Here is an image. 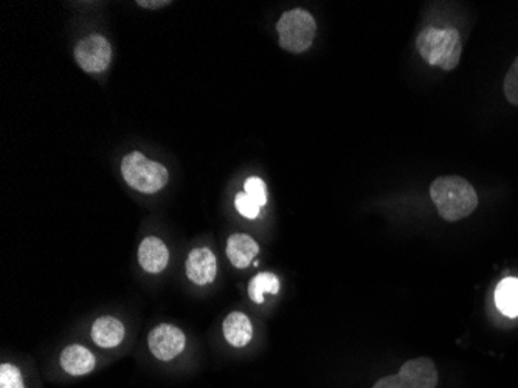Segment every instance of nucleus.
I'll return each instance as SVG.
<instances>
[{
  "label": "nucleus",
  "instance_id": "obj_1",
  "mask_svg": "<svg viewBox=\"0 0 518 388\" xmlns=\"http://www.w3.org/2000/svg\"><path fill=\"white\" fill-rule=\"evenodd\" d=\"M431 201L438 213L448 222L467 218L478 207V194L469 182L459 175H442L430 186Z\"/></svg>",
  "mask_w": 518,
  "mask_h": 388
},
{
  "label": "nucleus",
  "instance_id": "obj_2",
  "mask_svg": "<svg viewBox=\"0 0 518 388\" xmlns=\"http://www.w3.org/2000/svg\"><path fill=\"white\" fill-rule=\"evenodd\" d=\"M416 47L430 66L446 71L458 66L463 53L461 36L455 28H424L416 39Z\"/></svg>",
  "mask_w": 518,
  "mask_h": 388
},
{
  "label": "nucleus",
  "instance_id": "obj_3",
  "mask_svg": "<svg viewBox=\"0 0 518 388\" xmlns=\"http://www.w3.org/2000/svg\"><path fill=\"white\" fill-rule=\"evenodd\" d=\"M121 175L132 190L154 194L168 185L169 171L165 165L147 159L140 151L126 154L121 160Z\"/></svg>",
  "mask_w": 518,
  "mask_h": 388
},
{
  "label": "nucleus",
  "instance_id": "obj_4",
  "mask_svg": "<svg viewBox=\"0 0 518 388\" xmlns=\"http://www.w3.org/2000/svg\"><path fill=\"white\" fill-rule=\"evenodd\" d=\"M277 32H278L279 47L295 55H300L311 49L312 43L316 39V19L307 10L294 8L283 13V16L279 17Z\"/></svg>",
  "mask_w": 518,
  "mask_h": 388
},
{
  "label": "nucleus",
  "instance_id": "obj_5",
  "mask_svg": "<svg viewBox=\"0 0 518 388\" xmlns=\"http://www.w3.org/2000/svg\"><path fill=\"white\" fill-rule=\"evenodd\" d=\"M438 372L435 362L419 357L405 362L394 376L382 377L372 388H437Z\"/></svg>",
  "mask_w": 518,
  "mask_h": 388
},
{
  "label": "nucleus",
  "instance_id": "obj_6",
  "mask_svg": "<svg viewBox=\"0 0 518 388\" xmlns=\"http://www.w3.org/2000/svg\"><path fill=\"white\" fill-rule=\"evenodd\" d=\"M78 66L88 73H103L112 61V45L109 39L99 33L82 38L73 50Z\"/></svg>",
  "mask_w": 518,
  "mask_h": 388
},
{
  "label": "nucleus",
  "instance_id": "obj_7",
  "mask_svg": "<svg viewBox=\"0 0 518 388\" xmlns=\"http://www.w3.org/2000/svg\"><path fill=\"white\" fill-rule=\"evenodd\" d=\"M185 334L169 323H162L147 336V346L158 361H173L185 350Z\"/></svg>",
  "mask_w": 518,
  "mask_h": 388
},
{
  "label": "nucleus",
  "instance_id": "obj_8",
  "mask_svg": "<svg viewBox=\"0 0 518 388\" xmlns=\"http://www.w3.org/2000/svg\"><path fill=\"white\" fill-rule=\"evenodd\" d=\"M185 274L196 286H208L213 283L218 274V260L208 247H197L186 258Z\"/></svg>",
  "mask_w": 518,
  "mask_h": 388
},
{
  "label": "nucleus",
  "instance_id": "obj_9",
  "mask_svg": "<svg viewBox=\"0 0 518 388\" xmlns=\"http://www.w3.org/2000/svg\"><path fill=\"white\" fill-rule=\"evenodd\" d=\"M138 263L147 274H162L169 263V251L157 236H147L138 247Z\"/></svg>",
  "mask_w": 518,
  "mask_h": 388
},
{
  "label": "nucleus",
  "instance_id": "obj_10",
  "mask_svg": "<svg viewBox=\"0 0 518 388\" xmlns=\"http://www.w3.org/2000/svg\"><path fill=\"white\" fill-rule=\"evenodd\" d=\"M60 364L67 374L84 376V374L93 372V368L97 365V359L86 346L73 344L62 350L60 355Z\"/></svg>",
  "mask_w": 518,
  "mask_h": 388
},
{
  "label": "nucleus",
  "instance_id": "obj_11",
  "mask_svg": "<svg viewBox=\"0 0 518 388\" xmlns=\"http://www.w3.org/2000/svg\"><path fill=\"white\" fill-rule=\"evenodd\" d=\"M125 325L112 316L97 318L92 325V340L99 348H115L125 339Z\"/></svg>",
  "mask_w": 518,
  "mask_h": 388
},
{
  "label": "nucleus",
  "instance_id": "obj_12",
  "mask_svg": "<svg viewBox=\"0 0 518 388\" xmlns=\"http://www.w3.org/2000/svg\"><path fill=\"white\" fill-rule=\"evenodd\" d=\"M258 253L259 246L257 241L247 233H235L227 241V258L236 269L249 268Z\"/></svg>",
  "mask_w": 518,
  "mask_h": 388
},
{
  "label": "nucleus",
  "instance_id": "obj_13",
  "mask_svg": "<svg viewBox=\"0 0 518 388\" xmlns=\"http://www.w3.org/2000/svg\"><path fill=\"white\" fill-rule=\"evenodd\" d=\"M222 333L231 346L244 348L253 337L250 318L244 312H230L222 323Z\"/></svg>",
  "mask_w": 518,
  "mask_h": 388
},
{
  "label": "nucleus",
  "instance_id": "obj_14",
  "mask_svg": "<svg viewBox=\"0 0 518 388\" xmlns=\"http://www.w3.org/2000/svg\"><path fill=\"white\" fill-rule=\"evenodd\" d=\"M495 305L507 317H518V279L509 277L500 281L495 290Z\"/></svg>",
  "mask_w": 518,
  "mask_h": 388
},
{
  "label": "nucleus",
  "instance_id": "obj_15",
  "mask_svg": "<svg viewBox=\"0 0 518 388\" xmlns=\"http://www.w3.org/2000/svg\"><path fill=\"white\" fill-rule=\"evenodd\" d=\"M279 289H281V285H279L277 275L270 274V272H261L251 279L250 285H249V297L258 305H261L264 303V294L277 296Z\"/></svg>",
  "mask_w": 518,
  "mask_h": 388
},
{
  "label": "nucleus",
  "instance_id": "obj_16",
  "mask_svg": "<svg viewBox=\"0 0 518 388\" xmlns=\"http://www.w3.org/2000/svg\"><path fill=\"white\" fill-rule=\"evenodd\" d=\"M244 192L259 205L264 207L268 203V185L266 182L262 181L261 177L258 175H251L244 182Z\"/></svg>",
  "mask_w": 518,
  "mask_h": 388
},
{
  "label": "nucleus",
  "instance_id": "obj_17",
  "mask_svg": "<svg viewBox=\"0 0 518 388\" xmlns=\"http://www.w3.org/2000/svg\"><path fill=\"white\" fill-rule=\"evenodd\" d=\"M0 388H25L23 373L12 364L0 366Z\"/></svg>",
  "mask_w": 518,
  "mask_h": 388
},
{
  "label": "nucleus",
  "instance_id": "obj_18",
  "mask_svg": "<svg viewBox=\"0 0 518 388\" xmlns=\"http://www.w3.org/2000/svg\"><path fill=\"white\" fill-rule=\"evenodd\" d=\"M235 208L238 213L247 219H257L261 212V207L246 192H240L236 194Z\"/></svg>",
  "mask_w": 518,
  "mask_h": 388
},
{
  "label": "nucleus",
  "instance_id": "obj_19",
  "mask_svg": "<svg viewBox=\"0 0 518 388\" xmlns=\"http://www.w3.org/2000/svg\"><path fill=\"white\" fill-rule=\"evenodd\" d=\"M504 95L509 103L518 106V56L504 78Z\"/></svg>",
  "mask_w": 518,
  "mask_h": 388
},
{
  "label": "nucleus",
  "instance_id": "obj_20",
  "mask_svg": "<svg viewBox=\"0 0 518 388\" xmlns=\"http://www.w3.org/2000/svg\"><path fill=\"white\" fill-rule=\"evenodd\" d=\"M137 5L142 6V8H149V10H157V8H162V6L169 5V2H151V0H137Z\"/></svg>",
  "mask_w": 518,
  "mask_h": 388
}]
</instances>
